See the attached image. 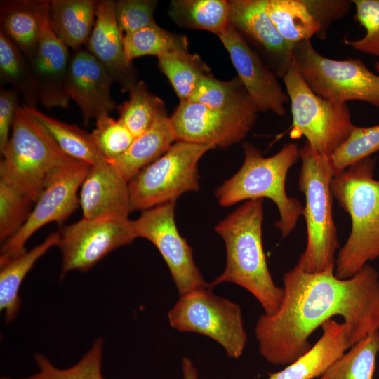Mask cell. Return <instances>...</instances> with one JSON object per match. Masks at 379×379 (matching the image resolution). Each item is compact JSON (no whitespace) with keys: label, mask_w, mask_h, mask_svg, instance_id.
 I'll return each instance as SVG.
<instances>
[{"label":"cell","mask_w":379,"mask_h":379,"mask_svg":"<svg viewBox=\"0 0 379 379\" xmlns=\"http://www.w3.org/2000/svg\"><path fill=\"white\" fill-rule=\"evenodd\" d=\"M23 107L60 148L69 157L90 166L107 161L98 149L91 133H88L77 126L68 124L51 117L36 107L25 104Z\"/></svg>","instance_id":"484cf974"},{"label":"cell","mask_w":379,"mask_h":379,"mask_svg":"<svg viewBox=\"0 0 379 379\" xmlns=\"http://www.w3.org/2000/svg\"><path fill=\"white\" fill-rule=\"evenodd\" d=\"M90 165L81 162L59 176L40 194L23 226L1 245L0 267L24 254L25 244L35 232L50 222L62 224L78 208L77 190Z\"/></svg>","instance_id":"5bb4252c"},{"label":"cell","mask_w":379,"mask_h":379,"mask_svg":"<svg viewBox=\"0 0 379 379\" xmlns=\"http://www.w3.org/2000/svg\"><path fill=\"white\" fill-rule=\"evenodd\" d=\"M293 60L311 90L336 102H367L379 108V74L359 58L335 60L321 55L311 41L293 46Z\"/></svg>","instance_id":"52a82bcc"},{"label":"cell","mask_w":379,"mask_h":379,"mask_svg":"<svg viewBox=\"0 0 379 379\" xmlns=\"http://www.w3.org/2000/svg\"><path fill=\"white\" fill-rule=\"evenodd\" d=\"M282 79L291 101L290 136H304L319 154L331 156L347 138L354 126L347 103L333 102L314 93L294 61Z\"/></svg>","instance_id":"9c48e42d"},{"label":"cell","mask_w":379,"mask_h":379,"mask_svg":"<svg viewBox=\"0 0 379 379\" xmlns=\"http://www.w3.org/2000/svg\"><path fill=\"white\" fill-rule=\"evenodd\" d=\"M229 1L173 0L168 13L179 27L201 29L219 36L227 27Z\"/></svg>","instance_id":"4316f807"},{"label":"cell","mask_w":379,"mask_h":379,"mask_svg":"<svg viewBox=\"0 0 379 379\" xmlns=\"http://www.w3.org/2000/svg\"><path fill=\"white\" fill-rule=\"evenodd\" d=\"M48 4L46 0L1 1V30L19 48L27 60L36 48Z\"/></svg>","instance_id":"603a6c76"},{"label":"cell","mask_w":379,"mask_h":379,"mask_svg":"<svg viewBox=\"0 0 379 379\" xmlns=\"http://www.w3.org/2000/svg\"><path fill=\"white\" fill-rule=\"evenodd\" d=\"M123 34L114 15V1H98L95 22L86 44L87 50L100 62L123 91L138 81L136 70L125 55Z\"/></svg>","instance_id":"ffe728a7"},{"label":"cell","mask_w":379,"mask_h":379,"mask_svg":"<svg viewBox=\"0 0 379 379\" xmlns=\"http://www.w3.org/2000/svg\"><path fill=\"white\" fill-rule=\"evenodd\" d=\"M319 26L317 37L326 38L330 25L348 14L352 0H301Z\"/></svg>","instance_id":"60d3db41"},{"label":"cell","mask_w":379,"mask_h":379,"mask_svg":"<svg viewBox=\"0 0 379 379\" xmlns=\"http://www.w3.org/2000/svg\"><path fill=\"white\" fill-rule=\"evenodd\" d=\"M187 100L222 110H258L237 76L229 81L219 80L213 74L206 77Z\"/></svg>","instance_id":"4dcf8cb0"},{"label":"cell","mask_w":379,"mask_h":379,"mask_svg":"<svg viewBox=\"0 0 379 379\" xmlns=\"http://www.w3.org/2000/svg\"><path fill=\"white\" fill-rule=\"evenodd\" d=\"M182 379H198L197 370L190 359L184 357L182 363Z\"/></svg>","instance_id":"7bdbcfd3"},{"label":"cell","mask_w":379,"mask_h":379,"mask_svg":"<svg viewBox=\"0 0 379 379\" xmlns=\"http://www.w3.org/2000/svg\"><path fill=\"white\" fill-rule=\"evenodd\" d=\"M175 201L142 211L133 220L138 237L151 241L166 263L180 295L211 287L196 265L192 250L181 236L175 221Z\"/></svg>","instance_id":"8fae6325"},{"label":"cell","mask_w":379,"mask_h":379,"mask_svg":"<svg viewBox=\"0 0 379 379\" xmlns=\"http://www.w3.org/2000/svg\"><path fill=\"white\" fill-rule=\"evenodd\" d=\"M213 149L209 145L175 142L129 182L131 211H142L175 201L186 192L198 191V162L206 152Z\"/></svg>","instance_id":"ba28073f"},{"label":"cell","mask_w":379,"mask_h":379,"mask_svg":"<svg viewBox=\"0 0 379 379\" xmlns=\"http://www.w3.org/2000/svg\"><path fill=\"white\" fill-rule=\"evenodd\" d=\"M229 22L260 55L277 77L293 63V44L277 32L266 11V0L229 1Z\"/></svg>","instance_id":"2e32d148"},{"label":"cell","mask_w":379,"mask_h":379,"mask_svg":"<svg viewBox=\"0 0 379 379\" xmlns=\"http://www.w3.org/2000/svg\"><path fill=\"white\" fill-rule=\"evenodd\" d=\"M98 1L50 0L49 19L57 36L73 50L86 44L93 31Z\"/></svg>","instance_id":"cb8c5ba5"},{"label":"cell","mask_w":379,"mask_h":379,"mask_svg":"<svg viewBox=\"0 0 379 379\" xmlns=\"http://www.w3.org/2000/svg\"><path fill=\"white\" fill-rule=\"evenodd\" d=\"M355 6V20L366 30L357 40L345 39L347 46L379 58V0H352Z\"/></svg>","instance_id":"f35d334b"},{"label":"cell","mask_w":379,"mask_h":379,"mask_svg":"<svg viewBox=\"0 0 379 379\" xmlns=\"http://www.w3.org/2000/svg\"><path fill=\"white\" fill-rule=\"evenodd\" d=\"M375 69L379 73V60L375 62Z\"/></svg>","instance_id":"ee69618b"},{"label":"cell","mask_w":379,"mask_h":379,"mask_svg":"<svg viewBox=\"0 0 379 379\" xmlns=\"http://www.w3.org/2000/svg\"><path fill=\"white\" fill-rule=\"evenodd\" d=\"M71 54L69 47L53 32L49 19V1L44 12L40 36L32 57L27 60L34 78L39 103L45 108H67L70 98L66 81Z\"/></svg>","instance_id":"e0dca14e"},{"label":"cell","mask_w":379,"mask_h":379,"mask_svg":"<svg viewBox=\"0 0 379 379\" xmlns=\"http://www.w3.org/2000/svg\"><path fill=\"white\" fill-rule=\"evenodd\" d=\"M125 55L129 62L142 56L157 58L168 52L188 49L185 36L166 30L157 23L137 32L123 35Z\"/></svg>","instance_id":"836d02e7"},{"label":"cell","mask_w":379,"mask_h":379,"mask_svg":"<svg viewBox=\"0 0 379 379\" xmlns=\"http://www.w3.org/2000/svg\"><path fill=\"white\" fill-rule=\"evenodd\" d=\"M19 93L14 88H1L0 92V152L9 140L18 105Z\"/></svg>","instance_id":"b9f144b4"},{"label":"cell","mask_w":379,"mask_h":379,"mask_svg":"<svg viewBox=\"0 0 379 379\" xmlns=\"http://www.w3.org/2000/svg\"><path fill=\"white\" fill-rule=\"evenodd\" d=\"M379 354V330L353 345L317 379H373Z\"/></svg>","instance_id":"f546056e"},{"label":"cell","mask_w":379,"mask_h":379,"mask_svg":"<svg viewBox=\"0 0 379 379\" xmlns=\"http://www.w3.org/2000/svg\"><path fill=\"white\" fill-rule=\"evenodd\" d=\"M259 111L222 110L191 100L180 101L170 117L175 141L226 148L244 140Z\"/></svg>","instance_id":"4fadbf2b"},{"label":"cell","mask_w":379,"mask_h":379,"mask_svg":"<svg viewBox=\"0 0 379 379\" xmlns=\"http://www.w3.org/2000/svg\"><path fill=\"white\" fill-rule=\"evenodd\" d=\"M266 11L279 34L288 43L311 41L319 26L301 0H266Z\"/></svg>","instance_id":"f1b7e54d"},{"label":"cell","mask_w":379,"mask_h":379,"mask_svg":"<svg viewBox=\"0 0 379 379\" xmlns=\"http://www.w3.org/2000/svg\"><path fill=\"white\" fill-rule=\"evenodd\" d=\"M300 159L298 187L305 197L307 244L295 266L307 273H318L334 267L339 248L331 191L334 173L329 156L319 154L307 141L300 148Z\"/></svg>","instance_id":"8992f818"},{"label":"cell","mask_w":379,"mask_h":379,"mask_svg":"<svg viewBox=\"0 0 379 379\" xmlns=\"http://www.w3.org/2000/svg\"><path fill=\"white\" fill-rule=\"evenodd\" d=\"M379 152V124L353 126L347 138L329 156L334 175Z\"/></svg>","instance_id":"e575fe53"},{"label":"cell","mask_w":379,"mask_h":379,"mask_svg":"<svg viewBox=\"0 0 379 379\" xmlns=\"http://www.w3.org/2000/svg\"><path fill=\"white\" fill-rule=\"evenodd\" d=\"M168 317L173 328L209 337L232 358L237 359L244 352L247 335L239 305L216 295L211 287L180 295Z\"/></svg>","instance_id":"30bf717a"},{"label":"cell","mask_w":379,"mask_h":379,"mask_svg":"<svg viewBox=\"0 0 379 379\" xmlns=\"http://www.w3.org/2000/svg\"><path fill=\"white\" fill-rule=\"evenodd\" d=\"M128 183L111 163L91 166L81 186L83 218L128 219L132 212Z\"/></svg>","instance_id":"d6986e66"},{"label":"cell","mask_w":379,"mask_h":379,"mask_svg":"<svg viewBox=\"0 0 379 379\" xmlns=\"http://www.w3.org/2000/svg\"><path fill=\"white\" fill-rule=\"evenodd\" d=\"M128 92L129 99L118 107L119 119L136 138L146 132L166 111L163 100L149 91L145 81H137Z\"/></svg>","instance_id":"d6a6232c"},{"label":"cell","mask_w":379,"mask_h":379,"mask_svg":"<svg viewBox=\"0 0 379 379\" xmlns=\"http://www.w3.org/2000/svg\"><path fill=\"white\" fill-rule=\"evenodd\" d=\"M157 58L160 70L170 81L180 101L189 100L200 81L212 74L201 57L189 49L175 50Z\"/></svg>","instance_id":"83f0119b"},{"label":"cell","mask_w":379,"mask_h":379,"mask_svg":"<svg viewBox=\"0 0 379 379\" xmlns=\"http://www.w3.org/2000/svg\"><path fill=\"white\" fill-rule=\"evenodd\" d=\"M283 282L278 312L262 314L255 328L260 354L270 364L287 366L307 352L312 333L333 316L344 319L351 347L379 330V272L369 263L345 279L334 267L307 273L295 266Z\"/></svg>","instance_id":"6da1fadb"},{"label":"cell","mask_w":379,"mask_h":379,"mask_svg":"<svg viewBox=\"0 0 379 379\" xmlns=\"http://www.w3.org/2000/svg\"><path fill=\"white\" fill-rule=\"evenodd\" d=\"M34 203L8 180L0 178V241L14 236L28 219Z\"/></svg>","instance_id":"d590c367"},{"label":"cell","mask_w":379,"mask_h":379,"mask_svg":"<svg viewBox=\"0 0 379 379\" xmlns=\"http://www.w3.org/2000/svg\"><path fill=\"white\" fill-rule=\"evenodd\" d=\"M1 154L0 178L34 203L51 182L81 162L65 153L23 105L16 112L9 140Z\"/></svg>","instance_id":"5b68a950"},{"label":"cell","mask_w":379,"mask_h":379,"mask_svg":"<svg viewBox=\"0 0 379 379\" xmlns=\"http://www.w3.org/2000/svg\"><path fill=\"white\" fill-rule=\"evenodd\" d=\"M94 141L107 162H112L124 154L135 137L119 119L105 115L96 119L91 133Z\"/></svg>","instance_id":"74e56055"},{"label":"cell","mask_w":379,"mask_h":379,"mask_svg":"<svg viewBox=\"0 0 379 379\" xmlns=\"http://www.w3.org/2000/svg\"><path fill=\"white\" fill-rule=\"evenodd\" d=\"M175 138L166 112L143 134L135 138L127 151L111 163L130 182L143 168L163 155Z\"/></svg>","instance_id":"7402d4cb"},{"label":"cell","mask_w":379,"mask_h":379,"mask_svg":"<svg viewBox=\"0 0 379 379\" xmlns=\"http://www.w3.org/2000/svg\"><path fill=\"white\" fill-rule=\"evenodd\" d=\"M103 340L98 339L91 350L73 366L60 369L42 354L34 357L39 371L25 379H104L101 375Z\"/></svg>","instance_id":"8d00e7d4"},{"label":"cell","mask_w":379,"mask_h":379,"mask_svg":"<svg viewBox=\"0 0 379 379\" xmlns=\"http://www.w3.org/2000/svg\"><path fill=\"white\" fill-rule=\"evenodd\" d=\"M1 379H10L9 378H7V377H3L1 378Z\"/></svg>","instance_id":"f6af8a7d"},{"label":"cell","mask_w":379,"mask_h":379,"mask_svg":"<svg viewBox=\"0 0 379 379\" xmlns=\"http://www.w3.org/2000/svg\"><path fill=\"white\" fill-rule=\"evenodd\" d=\"M112 78L100 62L82 47L71 53L66 81L67 93L80 108L83 122L87 126L116 108L111 96Z\"/></svg>","instance_id":"ac0fdd59"},{"label":"cell","mask_w":379,"mask_h":379,"mask_svg":"<svg viewBox=\"0 0 379 379\" xmlns=\"http://www.w3.org/2000/svg\"><path fill=\"white\" fill-rule=\"evenodd\" d=\"M60 233L57 246L62 254L61 277L73 270H89L110 252L130 244L138 237L129 218H82Z\"/></svg>","instance_id":"7c38bea8"},{"label":"cell","mask_w":379,"mask_h":379,"mask_svg":"<svg viewBox=\"0 0 379 379\" xmlns=\"http://www.w3.org/2000/svg\"><path fill=\"white\" fill-rule=\"evenodd\" d=\"M60 237V232L51 233L30 251L1 266L0 310L4 313L6 321H13L19 311L21 303L19 291L25 277L43 255L58 245Z\"/></svg>","instance_id":"d4e9b609"},{"label":"cell","mask_w":379,"mask_h":379,"mask_svg":"<svg viewBox=\"0 0 379 379\" xmlns=\"http://www.w3.org/2000/svg\"><path fill=\"white\" fill-rule=\"evenodd\" d=\"M157 4L154 0L114 1V15L121 33H133L157 23L154 18Z\"/></svg>","instance_id":"ab89813d"},{"label":"cell","mask_w":379,"mask_h":379,"mask_svg":"<svg viewBox=\"0 0 379 379\" xmlns=\"http://www.w3.org/2000/svg\"><path fill=\"white\" fill-rule=\"evenodd\" d=\"M218 36L259 112H272L284 116L288 96L260 55L230 23Z\"/></svg>","instance_id":"9a60e30c"},{"label":"cell","mask_w":379,"mask_h":379,"mask_svg":"<svg viewBox=\"0 0 379 379\" xmlns=\"http://www.w3.org/2000/svg\"><path fill=\"white\" fill-rule=\"evenodd\" d=\"M322 335L305 354L268 379H314L351 347L346 326L331 319L321 325Z\"/></svg>","instance_id":"44dd1931"},{"label":"cell","mask_w":379,"mask_h":379,"mask_svg":"<svg viewBox=\"0 0 379 379\" xmlns=\"http://www.w3.org/2000/svg\"><path fill=\"white\" fill-rule=\"evenodd\" d=\"M377 157H366L335 175L331 191L351 219L350 235L336 255L334 272L353 277L379 258V180L374 178Z\"/></svg>","instance_id":"3957f363"},{"label":"cell","mask_w":379,"mask_h":379,"mask_svg":"<svg viewBox=\"0 0 379 379\" xmlns=\"http://www.w3.org/2000/svg\"><path fill=\"white\" fill-rule=\"evenodd\" d=\"M0 77L3 84H9L21 93L27 105L36 107L39 103L34 78L29 65L19 48L1 30Z\"/></svg>","instance_id":"1f68e13d"},{"label":"cell","mask_w":379,"mask_h":379,"mask_svg":"<svg viewBox=\"0 0 379 379\" xmlns=\"http://www.w3.org/2000/svg\"><path fill=\"white\" fill-rule=\"evenodd\" d=\"M264 199L246 201L215 227L226 248L224 271L209 284L225 282L240 286L260 302L265 314H276L283 300L284 289L270 272L262 244Z\"/></svg>","instance_id":"7a4b0ae2"},{"label":"cell","mask_w":379,"mask_h":379,"mask_svg":"<svg viewBox=\"0 0 379 379\" xmlns=\"http://www.w3.org/2000/svg\"><path fill=\"white\" fill-rule=\"evenodd\" d=\"M243 149L241 166L215 191L219 204L228 207L244 200L268 198L279 211L276 227L282 237H288L304 211L300 201L288 196L286 190L288 172L300 159V149L295 144L288 143L268 157L249 142L243 145Z\"/></svg>","instance_id":"277c9868"}]
</instances>
